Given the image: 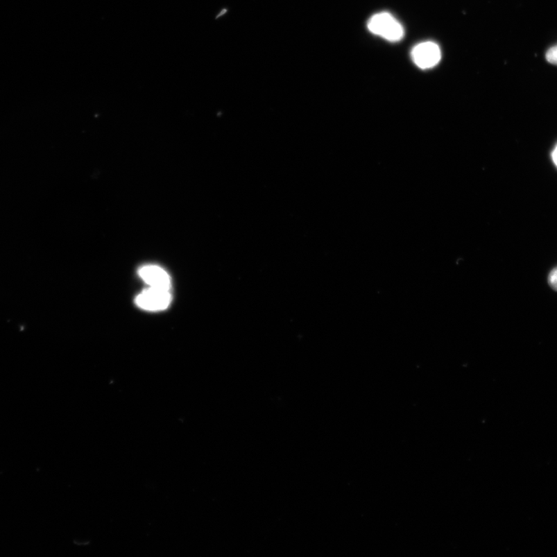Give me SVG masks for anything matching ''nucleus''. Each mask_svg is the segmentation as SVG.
I'll use <instances>...</instances> for the list:
<instances>
[{
	"label": "nucleus",
	"mask_w": 557,
	"mask_h": 557,
	"mask_svg": "<svg viewBox=\"0 0 557 557\" xmlns=\"http://www.w3.org/2000/svg\"><path fill=\"white\" fill-rule=\"evenodd\" d=\"M549 284L557 291V267L549 274Z\"/></svg>",
	"instance_id": "6"
},
{
	"label": "nucleus",
	"mask_w": 557,
	"mask_h": 557,
	"mask_svg": "<svg viewBox=\"0 0 557 557\" xmlns=\"http://www.w3.org/2000/svg\"><path fill=\"white\" fill-rule=\"evenodd\" d=\"M546 58L549 63L557 65V45L547 51Z\"/></svg>",
	"instance_id": "5"
},
{
	"label": "nucleus",
	"mask_w": 557,
	"mask_h": 557,
	"mask_svg": "<svg viewBox=\"0 0 557 557\" xmlns=\"http://www.w3.org/2000/svg\"><path fill=\"white\" fill-rule=\"evenodd\" d=\"M368 29L373 35L379 36L388 42H399L404 37V26L391 13H377L369 19Z\"/></svg>",
	"instance_id": "1"
},
{
	"label": "nucleus",
	"mask_w": 557,
	"mask_h": 557,
	"mask_svg": "<svg viewBox=\"0 0 557 557\" xmlns=\"http://www.w3.org/2000/svg\"><path fill=\"white\" fill-rule=\"evenodd\" d=\"M413 62L421 69H429L438 65L441 59L440 46L432 42L415 46L411 52Z\"/></svg>",
	"instance_id": "3"
},
{
	"label": "nucleus",
	"mask_w": 557,
	"mask_h": 557,
	"mask_svg": "<svg viewBox=\"0 0 557 557\" xmlns=\"http://www.w3.org/2000/svg\"><path fill=\"white\" fill-rule=\"evenodd\" d=\"M170 290L149 286L139 293L136 298V305L148 311H164L171 303Z\"/></svg>",
	"instance_id": "2"
},
{
	"label": "nucleus",
	"mask_w": 557,
	"mask_h": 557,
	"mask_svg": "<svg viewBox=\"0 0 557 557\" xmlns=\"http://www.w3.org/2000/svg\"><path fill=\"white\" fill-rule=\"evenodd\" d=\"M138 273L140 278L149 286L171 290V277L162 268L155 265H147L141 267Z\"/></svg>",
	"instance_id": "4"
},
{
	"label": "nucleus",
	"mask_w": 557,
	"mask_h": 557,
	"mask_svg": "<svg viewBox=\"0 0 557 557\" xmlns=\"http://www.w3.org/2000/svg\"><path fill=\"white\" fill-rule=\"evenodd\" d=\"M552 157H553L554 162L556 164V166H557V146H556V148L554 149V151L553 152Z\"/></svg>",
	"instance_id": "7"
}]
</instances>
